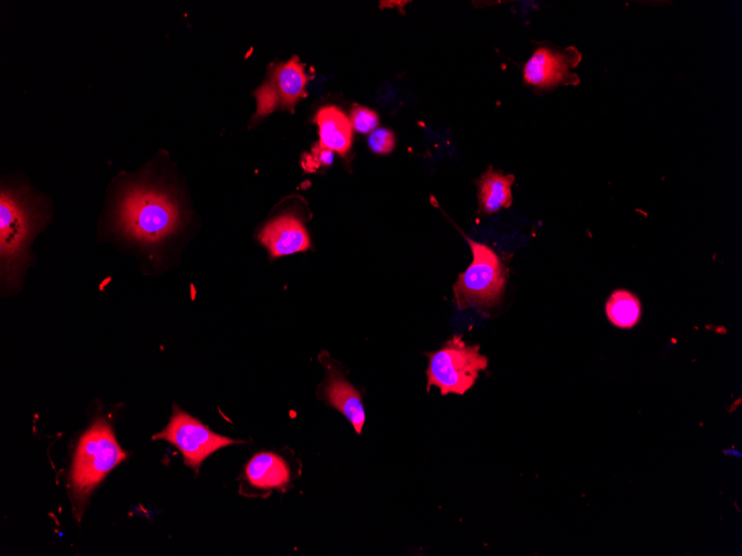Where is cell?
I'll return each instance as SVG.
<instances>
[{
  "label": "cell",
  "mask_w": 742,
  "mask_h": 556,
  "mask_svg": "<svg viewBox=\"0 0 742 556\" xmlns=\"http://www.w3.org/2000/svg\"><path fill=\"white\" fill-rule=\"evenodd\" d=\"M353 128L360 134H369L376 130L379 124L378 115L366 107L356 106L351 116Z\"/></svg>",
  "instance_id": "15"
},
{
  "label": "cell",
  "mask_w": 742,
  "mask_h": 556,
  "mask_svg": "<svg viewBox=\"0 0 742 556\" xmlns=\"http://www.w3.org/2000/svg\"><path fill=\"white\" fill-rule=\"evenodd\" d=\"M472 252V262L459 274L452 293L459 311L475 308L488 311L499 306L506 291L509 271L489 245L477 242L463 233Z\"/></svg>",
  "instance_id": "2"
},
{
  "label": "cell",
  "mask_w": 742,
  "mask_h": 556,
  "mask_svg": "<svg viewBox=\"0 0 742 556\" xmlns=\"http://www.w3.org/2000/svg\"><path fill=\"white\" fill-rule=\"evenodd\" d=\"M334 151L317 145L313 149V154L309 156L307 162H304V165L309 164V167L306 168L307 170H316L322 166H331L334 162Z\"/></svg>",
  "instance_id": "18"
},
{
  "label": "cell",
  "mask_w": 742,
  "mask_h": 556,
  "mask_svg": "<svg viewBox=\"0 0 742 556\" xmlns=\"http://www.w3.org/2000/svg\"><path fill=\"white\" fill-rule=\"evenodd\" d=\"M310 81L304 65L299 57L278 66L269 83L272 85L280 106L293 111L295 105L307 96L306 86Z\"/></svg>",
  "instance_id": "13"
},
{
  "label": "cell",
  "mask_w": 742,
  "mask_h": 556,
  "mask_svg": "<svg viewBox=\"0 0 742 556\" xmlns=\"http://www.w3.org/2000/svg\"><path fill=\"white\" fill-rule=\"evenodd\" d=\"M34 201L21 190L3 189L0 196V256L7 282H15L28 248L41 224Z\"/></svg>",
  "instance_id": "3"
},
{
  "label": "cell",
  "mask_w": 742,
  "mask_h": 556,
  "mask_svg": "<svg viewBox=\"0 0 742 556\" xmlns=\"http://www.w3.org/2000/svg\"><path fill=\"white\" fill-rule=\"evenodd\" d=\"M515 180L514 175H505L489 167L477 181L479 212L490 216L503 208H511Z\"/></svg>",
  "instance_id": "11"
},
{
  "label": "cell",
  "mask_w": 742,
  "mask_h": 556,
  "mask_svg": "<svg viewBox=\"0 0 742 556\" xmlns=\"http://www.w3.org/2000/svg\"><path fill=\"white\" fill-rule=\"evenodd\" d=\"M425 355L429 359L427 392L436 387L443 397L464 396L489 365L488 358L480 354V347L468 346L462 336H453L439 350Z\"/></svg>",
  "instance_id": "5"
},
{
  "label": "cell",
  "mask_w": 742,
  "mask_h": 556,
  "mask_svg": "<svg viewBox=\"0 0 742 556\" xmlns=\"http://www.w3.org/2000/svg\"><path fill=\"white\" fill-rule=\"evenodd\" d=\"M116 219L125 237L149 245L161 242L177 230L180 211L166 190L149 183H136L124 192Z\"/></svg>",
  "instance_id": "1"
},
{
  "label": "cell",
  "mask_w": 742,
  "mask_h": 556,
  "mask_svg": "<svg viewBox=\"0 0 742 556\" xmlns=\"http://www.w3.org/2000/svg\"><path fill=\"white\" fill-rule=\"evenodd\" d=\"M315 123L320 128V145L341 156H346L353 146V125L351 118L335 106L318 111Z\"/></svg>",
  "instance_id": "12"
},
{
  "label": "cell",
  "mask_w": 742,
  "mask_h": 556,
  "mask_svg": "<svg viewBox=\"0 0 742 556\" xmlns=\"http://www.w3.org/2000/svg\"><path fill=\"white\" fill-rule=\"evenodd\" d=\"M245 479L261 491L285 492L292 480V471L286 460L274 452H262L245 465Z\"/></svg>",
  "instance_id": "10"
},
{
  "label": "cell",
  "mask_w": 742,
  "mask_h": 556,
  "mask_svg": "<svg viewBox=\"0 0 742 556\" xmlns=\"http://www.w3.org/2000/svg\"><path fill=\"white\" fill-rule=\"evenodd\" d=\"M126 457L107 420L97 419L82 437L75 454L72 487L76 502L84 503L93 490Z\"/></svg>",
  "instance_id": "4"
},
{
  "label": "cell",
  "mask_w": 742,
  "mask_h": 556,
  "mask_svg": "<svg viewBox=\"0 0 742 556\" xmlns=\"http://www.w3.org/2000/svg\"><path fill=\"white\" fill-rule=\"evenodd\" d=\"M255 96L258 101L255 119H261L272 114L280 106L279 98L269 82L257 91Z\"/></svg>",
  "instance_id": "16"
},
{
  "label": "cell",
  "mask_w": 742,
  "mask_h": 556,
  "mask_svg": "<svg viewBox=\"0 0 742 556\" xmlns=\"http://www.w3.org/2000/svg\"><path fill=\"white\" fill-rule=\"evenodd\" d=\"M154 440H166L174 444L181 452L185 464L196 473L202 462L216 451L241 443L212 432L177 406L174 407L168 426Z\"/></svg>",
  "instance_id": "6"
},
{
  "label": "cell",
  "mask_w": 742,
  "mask_h": 556,
  "mask_svg": "<svg viewBox=\"0 0 742 556\" xmlns=\"http://www.w3.org/2000/svg\"><path fill=\"white\" fill-rule=\"evenodd\" d=\"M321 361L327 374L322 385L321 397L330 407L341 412L360 436L366 423L362 394L346 379L328 354L324 353Z\"/></svg>",
  "instance_id": "8"
},
{
  "label": "cell",
  "mask_w": 742,
  "mask_h": 556,
  "mask_svg": "<svg viewBox=\"0 0 742 556\" xmlns=\"http://www.w3.org/2000/svg\"><path fill=\"white\" fill-rule=\"evenodd\" d=\"M581 62L582 54L575 48L564 51L540 48L524 66V82L541 91L561 85L577 86L581 80L571 71Z\"/></svg>",
  "instance_id": "7"
},
{
  "label": "cell",
  "mask_w": 742,
  "mask_h": 556,
  "mask_svg": "<svg viewBox=\"0 0 742 556\" xmlns=\"http://www.w3.org/2000/svg\"><path fill=\"white\" fill-rule=\"evenodd\" d=\"M260 240L274 258L304 252L311 248L309 231L294 214H283L272 220L261 231Z\"/></svg>",
  "instance_id": "9"
},
{
  "label": "cell",
  "mask_w": 742,
  "mask_h": 556,
  "mask_svg": "<svg viewBox=\"0 0 742 556\" xmlns=\"http://www.w3.org/2000/svg\"><path fill=\"white\" fill-rule=\"evenodd\" d=\"M369 148L377 155H388L396 147L395 135L385 128L376 129L368 139Z\"/></svg>",
  "instance_id": "17"
},
{
  "label": "cell",
  "mask_w": 742,
  "mask_h": 556,
  "mask_svg": "<svg viewBox=\"0 0 742 556\" xmlns=\"http://www.w3.org/2000/svg\"><path fill=\"white\" fill-rule=\"evenodd\" d=\"M609 322L619 329L636 327L642 315L641 303L637 296L627 291H616L606 304Z\"/></svg>",
  "instance_id": "14"
}]
</instances>
